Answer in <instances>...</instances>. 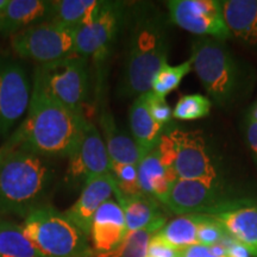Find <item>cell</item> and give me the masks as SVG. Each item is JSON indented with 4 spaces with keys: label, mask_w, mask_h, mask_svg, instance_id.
Here are the masks:
<instances>
[{
    "label": "cell",
    "mask_w": 257,
    "mask_h": 257,
    "mask_svg": "<svg viewBox=\"0 0 257 257\" xmlns=\"http://www.w3.org/2000/svg\"><path fill=\"white\" fill-rule=\"evenodd\" d=\"M214 217L227 233L257 257V205L251 204L231 210Z\"/></svg>",
    "instance_id": "ffe728a7"
},
{
    "label": "cell",
    "mask_w": 257,
    "mask_h": 257,
    "mask_svg": "<svg viewBox=\"0 0 257 257\" xmlns=\"http://www.w3.org/2000/svg\"><path fill=\"white\" fill-rule=\"evenodd\" d=\"M253 204L248 197L233 193L226 186L208 185L201 181L178 179L163 207L178 216L207 214L216 216Z\"/></svg>",
    "instance_id": "52a82bcc"
},
{
    "label": "cell",
    "mask_w": 257,
    "mask_h": 257,
    "mask_svg": "<svg viewBox=\"0 0 257 257\" xmlns=\"http://www.w3.org/2000/svg\"><path fill=\"white\" fill-rule=\"evenodd\" d=\"M0 257H41L22 225L0 221Z\"/></svg>",
    "instance_id": "d4e9b609"
},
{
    "label": "cell",
    "mask_w": 257,
    "mask_h": 257,
    "mask_svg": "<svg viewBox=\"0 0 257 257\" xmlns=\"http://www.w3.org/2000/svg\"><path fill=\"white\" fill-rule=\"evenodd\" d=\"M178 257H227L226 255H217L207 246L199 245V244H194V245L188 246V248L182 249L179 251Z\"/></svg>",
    "instance_id": "d6a6232c"
},
{
    "label": "cell",
    "mask_w": 257,
    "mask_h": 257,
    "mask_svg": "<svg viewBox=\"0 0 257 257\" xmlns=\"http://www.w3.org/2000/svg\"><path fill=\"white\" fill-rule=\"evenodd\" d=\"M179 250L169 245L160 236L154 234L148 245L146 257H178Z\"/></svg>",
    "instance_id": "1f68e13d"
},
{
    "label": "cell",
    "mask_w": 257,
    "mask_h": 257,
    "mask_svg": "<svg viewBox=\"0 0 257 257\" xmlns=\"http://www.w3.org/2000/svg\"><path fill=\"white\" fill-rule=\"evenodd\" d=\"M167 224V219L153 223L144 229L128 232L119 248L106 255L93 257H146L148 245L154 234H156Z\"/></svg>",
    "instance_id": "484cf974"
},
{
    "label": "cell",
    "mask_w": 257,
    "mask_h": 257,
    "mask_svg": "<svg viewBox=\"0 0 257 257\" xmlns=\"http://www.w3.org/2000/svg\"><path fill=\"white\" fill-rule=\"evenodd\" d=\"M0 19H2V15H0Z\"/></svg>",
    "instance_id": "74e56055"
},
{
    "label": "cell",
    "mask_w": 257,
    "mask_h": 257,
    "mask_svg": "<svg viewBox=\"0 0 257 257\" xmlns=\"http://www.w3.org/2000/svg\"><path fill=\"white\" fill-rule=\"evenodd\" d=\"M246 140H248L250 152L252 154L253 160H255L257 165V121L251 119V118H246Z\"/></svg>",
    "instance_id": "836d02e7"
},
{
    "label": "cell",
    "mask_w": 257,
    "mask_h": 257,
    "mask_svg": "<svg viewBox=\"0 0 257 257\" xmlns=\"http://www.w3.org/2000/svg\"><path fill=\"white\" fill-rule=\"evenodd\" d=\"M54 179L47 157L16 148L2 147L0 214L27 217L44 206Z\"/></svg>",
    "instance_id": "3957f363"
},
{
    "label": "cell",
    "mask_w": 257,
    "mask_h": 257,
    "mask_svg": "<svg viewBox=\"0 0 257 257\" xmlns=\"http://www.w3.org/2000/svg\"><path fill=\"white\" fill-rule=\"evenodd\" d=\"M148 93L137 96L128 111V123L133 138L146 155L159 144L163 134V126L154 119L149 111Z\"/></svg>",
    "instance_id": "44dd1931"
},
{
    "label": "cell",
    "mask_w": 257,
    "mask_h": 257,
    "mask_svg": "<svg viewBox=\"0 0 257 257\" xmlns=\"http://www.w3.org/2000/svg\"><path fill=\"white\" fill-rule=\"evenodd\" d=\"M229 237L230 234L216 218L202 214L201 221L198 226L197 244L210 248L224 243Z\"/></svg>",
    "instance_id": "f546056e"
},
{
    "label": "cell",
    "mask_w": 257,
    "mask_h": 257,
    "mask_svg": "<svg viewBox=\"0 0 257 257\" xmlns=\"http://www.w3.org/2000/svg\"><path fill=\"white\" fill-rule=\"evenodd\" d=\"M148 105L153 118L162 126L168 124L173 118V111L170 106L167 104L165 96H160L150 91L148 93Z\"/></svg>",
    "instance_id": "4dcf8cb0"
},
{
    "label": "cell",
    "mask_w": 257,
    "mask_h": 257,
    "mask_svg": "<svg viewBox=\"0 0 257 257\" xmlns=\"http://www.w3.org/2000/svg\"><path fill=\"white\" fill-rule=\"evenodd\" d=\"M22 229L41 257H93L88 237L50 205L29 213Z\"/></svg>",
    "instance_id": "5b68a950"
},
{
    "label": "cell",
    "mask_w": 257,
    "mask_h": 257,
    "mask_svg": "<svg viewBox=\"0 0 257 257\" xmlns=\"http://www.w3.org/2000/svg\"><path fill=\"white\" fill-rule=\"evenodd\" d=\"M100 126L110 161L123 165H140L146 154L138 147L133 136L118 127L113 115L108 111H101Z\"/></svg>",
    "instance_id": "d6986e66"
},
{
    "label": "cell",
    "mask_w": 257,
    "mask_h": 257,
    "mask_svg": "<svg viewBox=\"0 0 257 257\" xmlns=\"http://www.w3.org/2000/svg\"><path fill=\"white\" fill-rule=\"evenodd\" d=\"M115 200L120 205L126 221L127 233L144 229L153 223L167 219L163 206L155 198L146 194L114 195Z\"/></svg>",
    "instance_id": "7402d4cb"
},
{
    "label": "cell",
    "mask_w": 257,
    "mask_h": 257,
    "mask_svg": "<svg viewBox=\"0 0 257 257\" xmlns=\"http://www.w3.org/2000/svg\"><path fill=\"white\" fill-rule=\"evenodd\" d=\"M11 46L23 59L49 64L75 54V35L74 30L50 21L16 32Z\"/></svg>",
    "instance_id": "9c48e42d"
},
{
    "label": "cell",
    "mask_w": 257,
    "mask_h": 257,
    "mask_svg": "<svg viewBox=\"0 0 257 257\" xmlns=\"http://www.w3.org/2000/svg\"><path fill=\"white\" fill-rule=\"evenodd\" d=\"M126 9L123 2H104L100 12L91 23L74 31L76 55L105 60L125 23Z\"/></svg>",
    "instance_id": "30bf717a"
},
{
    "label": "cell",
    "mask_w": 257,
    "mask_h": 257,
    "mask_svg": "<svg viewBox=\"0 0 257 257\" xmlns=\"http://www.w3.org/2000/svg\"><path fill=\"white\" fill-rule=\"evenodd\" d=\"M113 193L114 182L111 174L96 176L83 186L79 199L64 214L88 237L93 217L104 202L110 200Z\"/></svg>",
    "instance_id": "2e32d148"
},
{
    "label": "cell",
    "mask_w": 257,
    "mask_h": 257,
    "mask_svg": "<svg viewBox=\"0 0 257 257\" xmlns=\"http://www.w3.org/2000/svg\"><path fill=\"white\" fill-rule=\"evenodd\" d=\"M34 82L73 113L85 115L89 91L88 59L74 55L49 64H40Z\"/></svg>",
    "instance_id": "8992f818"
},
{
    "label": "cell",
    "mask_w": 257,
    "mask_h": 257,
    "mask_svg": "<svg viewBox=\"0 0 257 257\" xmlns=\"http://www.w3.org/2000/svg\"><path fill=\"white\" fill-rule=\"evenodd\" d=\"M30 81L21 64L0 59V136L21 119L30 104Z\"/></svg>",
    "instance_id": "5bb4252c"
},
{
    "label": "cell",
    "mask_w": 257,
    "mask_h": 257,
    "mask_svg": "<svg viewBox=\"0 0 257 257\" xmlns=\"http://www.w3.org/2000/svg\"><path fill=\"white\" fill-rule=\"evenodd\" d=\"M174 25L199 37L227 41L232 35L225 24L221 2L218 0H170L166 3Z\"/></svg>",
    "instance_id": "8fae6325"
},
{
    "label": "cell",
    "mask_w": 257,
    "mask_h": 257,
    "mask_svg": "<svg viewBox=\"0 0 257 257\" xmlns=\"http://www.w3.org/2000/svg\"><path fill=\"white\" fill-rule=\"evenodd\" d=\"M192 70V60L188 59L179 66L163 64L154 79L152 91L160 96L168 95L175 91L187 74Z\"/></svg>",
    "instance_id": "4316f807"
},
{
    "label": "cell",
    "mask_w": 257,
    "mask_h": 257,
    "mask_svg": "<svg viewBox=\"0 0 257 257\" xmlns=\"http://www.w3.org/2000/svg\"><path fill=\"white\" fill-rule=\"evenodd\" d=\"M86 120L87 118L73 113L34 82L27 118L5 146L44 157L69 156Z\"/></svg>",
    "instance_id": "7a4b0ae2"
},
{
    "label": "cell",
    "mask_w": 257,
    "mask_h": 257,
    "mask_svg": "<svg viewBox=\"0 0 257 257\" xmlns=\"http://www.w3.org/2000/svg\"><path fill=\"white\" fill-rule=\"evenodd\" d=\"M127 234L124 212L117 200L110 199L101 205L93 217L88 239L93 256L106 255L119 248Z\"/></svg>",
    "instance_id": "9a60e30c"
},
{
    "label": "cell",
    "mask_w": 257,
    "mask_h": 257,
    "mask_svg": "<svg viewBox=\"0 0 257 257\" xmlns=\"http://www.w3.org/2000/svg\"><path fill=\"white\" fill-rule=\"evenodd\" d=\"M168 128L166 133L174 147V168L178 179L225 186L223 169L204 135L199 130Z\"/></svg>",
    "instance_id": "ba28073f"
},
{
    "label": "cell",
    "mask_w": 257,
    "mask_h": 257,
    "mask_svg": "<svg viewBox=\"0 0 257 257\" xmlns=\"http://www.w3.org/2000/svg\"><path fill=\"white\" fill-rule=\"evenodd\" d=\"M221 10L232 37L257 50V0H224Z\"/></svg>",
    "instance_id": "ac0fdd59"
},
{
    "label": "cell",
    "mask_w": 257,
    "mask_h": 257,
    "mask_svg": "<svg viewBox=\"0 0 257 257\" xmlns=\"http://www.w3.org/2000/svg\"><path fill=\"white\" fill-rule=\"evenodd\" d=\"M128 24L124 66L118 86L121 96L152 91L154 79L168 63L172 21L154 4H138L126 14Z\"/></svg>",
    "instance_id": "6da1fadb"
},
{
    "label": "cell",
    "mask_w": 257,
    "mask_h": 257,
    "mask_svg": "<svg viewBox=\"0 0 257 257\" xmlns=\"http://www.w3.org/2000/svg\"><path fill=\"white\" fill-rule=\"evenodd\" d=\"M110 174L114 182L113 195H131L144 194L138 182V166L123 165L110 161Z\"/></svg>",
    "instance_id": "83f0119b"
},
{
    "label": "cell",
    "mask_w": 257,
    "mask_h": 257,
    "mask_svg": "<svg viewBox=\"0 0 257 257\" xmlns=\"http://www.w3.org/2000/svg\"><path fill=\"white\" fill-rule=\"evenodd\" d=\"M10 4V0H0V15H3L8 9Z\"/></svg>",
    "instance_id": "d590c367"
},
{
    "label": "cell",
    "mask_w": 257,
    "mask_h": 257,
    "mask_svg": "<svg viewBox=\"0 0 257 257\" xmlns=\"http://www.w3.org/2000/svg\"><path fill=\"white\" fill-rule=\"evenodd\" d=\"M212 101L201 94H188L180 98L173 110V117L179 120H197L210 114Z\"/></svg>",
    "instance_id": "f1b7e54d"
},
{
    "label": "cell",
    "mask_w": 257,
    "mask_h": 257,
    "mask_svg": "<svg viewBox=\"0 0 257 257\" xmlns=\"http://www.w3.org/2000/svg\"><path fill=\"white\" fill-rule=\"evenodd\" d=\"M0 156H2V148H0Z\"/></svg>",
    "instance_id": "8d00e7d4"
},
{
    "label": "cell",
    "mask_w": 257,
    "mask_h": 257,
    "mask_svg": "<svg viewBox=\"0 0 257 257\" xmlns=\"http://www.w3.org/2000/svg\"><path fill=\"white\" fill-rule=\"evenodd\" d=\"M104 5L100 0H57L54 2L51 22L75 31L91 23Z\"/></svg>",
    "instance_id": "603a6c76"
},
{
    "label": "cell",
    "mask_w": 257,
    "mask_h": 257,
    "mask_svg": "<svg viewBox=\"0 0 257 257\" xmlns=\"http://www.w3.org/2000/svg\"><path fill=\"white\" fill-rule=\"evenodd\" d=\"M104 174H110V157L104 138L87 119L78 143L68 156L66 181L73 187H83L89 180Z\"/></svg>",
    "instance_id": "7c38bea8"
},
{
    "label": "cell",
    "mask_w": 257,
    "mask_h": 257,
    "mask_svg": "<svg viewBox=\"0 0 257 257\" xmlns=\"http://www.w3.org/2000/svg\"><path fill=\"white\" fill-rule=\"evenodd\" d=\"M54 16V2L46 0H10L0 19V32L16 34L34 25L50 22Z\"/></svg>",
    "instance_id": "e0dca14e"
},
{
    "label": "cell",
    "mask_w": 257,
    "mask_h": 257,
    "mask_svg": "<svg viewBox=\"0 0 257 257\" xmlns=\"http://www.w3.org/2000/svg\"><path fill=\"white\" fill-rule=\"evenodd\" d=\"M175 153L168 134L163 130L157 146L138 165V182L146 195L155 198L163 206L170 189L178 180L174 168Z\"/></svg>",
    "instance_id": "4fadbf2b"
},
{
    "label": "cell",
    "mask_w": 257,
    "mask_h": 257,
    "mask_svg": "<svg viewBox=\"0 0 257 257\" xmlns=\"http://www.w3.org/2000/svg\"><path fill=\"white\" fill-rule=\"evenodd\" d=\"M202 214H184L168 221L156 234L176 250L197 244L198 226Z\"/></svg>",
    "instance_id": "cb8c5ba5"
},
{
    "label": "cell",
    "mask_w": 257,
    "mask_h": 257,
    "mask_svg": "<svg viewBox=\"0 0 257 257\" xmlns=\"http://www.w3.org/2000/svg\"><path fill=\"white\" fill-rule=\"evenodd\" d=\"M192 68L205 91L220 107H230L243 89V72L225 42L198 37L192 42Z\"/></svg>",
    "instance_id": "277c9868"
},
{
    "label": "cell",
    "mask_w": 257,
    "mask_h": 257,
    "mask_svg": "<svg viewBox=\"0 0 257 257\" xmlns=\"http://www.w3.org/2000/svg\"><path fill=\"white\" fill-rule=\"evenodd\" d=\"M248 117L257 121V100L253 102V105L251 106V108H250V112L248 113Z\"/></svg>",
    "instance_id": "e575fe53"
}]
</instances>
